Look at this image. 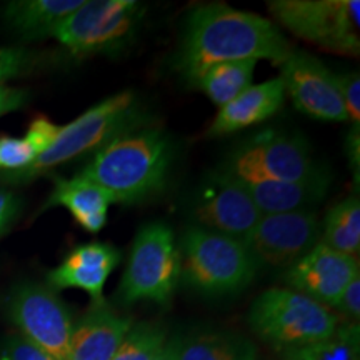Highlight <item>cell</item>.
I'll use <instances>...</instances> for the list:
<instances>
[{
  "mask_svg": "<svg viewBox=\"0 0 360 360\" xmlns=\"http://www.w3.org/2000/svg\"><path fill=\"white\" fill-rule=\"evenodd\" d=\"M247 322L260 340L278 352L326 340L339 327L330 309L287 287L262 292L252 302Z\"/></svg>",
  "mask_w": 360,
  "mask_h": 360,
  "instance_id": "cell-5",
  "label": "cell"
},
{
  "mask_svg": "<svg viewBox=\"0 0 360 360\" xmlns=\"http://www.w3.org/2000/svg\"><path fill=\"white\" fill-rule=\"evenodd\" d=\"M172 146L157 129L120 135L96 152L77 175L90 180L124 205L154 199L167 186Z\"/></svg>",
  "mask_w": 360,
  "mask_h": 360,
  "instance_id": "cell-2",
  "label": "cell"
},
{
  "mask_svg": "<svg viewBox=\"0 0 360 360\" xmlns=\"http://www.w3.org/2000/svg\"><path fill=\"white\" fill-rule=\"evenodd\" d=\"M165 342L167 328L164 326L154 322L135 323L112 360H152Z\"/></svg>",
  "mask_w": 360,
  "mask_h": 360,
  "instance_id": "cell-25",
  "label": "cell"
},
{
  "mask_svg": "<svg viewBox=\"0 0 360 360\" xmlns=\"http://www.w3.org/2000/svg\"><path fill=\"white\" fill-rule=\"evenodd\" d=\"M342 102H344L347 119L354 127L360 125V77L359 72H349L344 75H335Z\"/></svg>",
  "mask_w": 360,
  "mask_h": 360,
  "instance_id": "cell-27",
  "label": "cell"
},
{
  "mask_svg": "<svg viewBox=\"0 0 360 360\" xmlns=\"http://www.w3.org/2000/svg\"><path fill=\"white\" fill-rule=\"evenodd\" d=\"M269 8L287 30L305 42L339 56H359V0H274Z\"/></svg>",
  "mask_w": 360,
  "mask_h": 360,
  "instance_id": "cell-8",
  "label": "cell"
},
{
  "mask_svg": "<svg viewBox=\"0 0 360 360\" xmlns=\"http://www.w3.org/2000/svg\"><path fill=\"white\" fill-rule=\"evenodd\" d=\"M360 274L357 257L340 254L319 242L299 262L287 269L283 281L299 294L332 309L339 302L342 292Z\"/></svg>",
  "mask_w": 360,
  "mask_h": 360,
  "instance_id": "cell-14",
  "label": "cell"
},
{
  "mask_svg": "<svg viewBox=\"0 0 360 360\" xmlns=\"http://www.w3.org/2000/svg\"><path fill=\"white\" fill-rule=\"evenodd\" d=\"M142 122L143 115L134 94L129 90L117 94L90 107L74 122L62 125L52 146L42 155H39L32 165L15 174H2L0 182H30L65 162L77 159L89 152L96 154L120 135L139 130V125Z\"/></svg>",
  "mask_w": 360,
  "mask_h": 360,
  "instance_id": "cell-3",
  "label": "cell"
},
{
  "mask_svg": "<svg viewBox=\"0 0 360 360\" xmlns=\"http://www.w3.org/2000/svg\"><path fill=\"white\" fill-rule=\"evenodd\" d=\"M192 210L197 227L242 242L262 217L245 187L220 170L207 179Z\"/></svg>",
  "mask_w": 360,
  "mask_h": 360,
  "instance_id": "cell-12",
  "label": "cell"
},
{
  "mask_svg": "<svg viewBox=\"0 0 360 360\" xmlns=\"http://www.w3.org/2000/svg\"><path fill=\"white\" fill-rule=\"evenodd\" d=\"M283 101H285V89L281 77L250 85L232 102L220 107L219 114L210 125L209 135L220 137L264 122L281 110Z\"/></svg>",
  "mask_w": 360,
  "mask_h": 360,
  "instance_id": "cell-17",
  "label": "cell"
},
{
  "mask_svg": "<svg viewBox=\"0 0 360 360\" xmlns=\"http://www.w3.org/2000/svg\"><path fill=\"white\" fill-rule=\"evenodd\" d=\"M177 247L180 281L205 297L236 295L257 277L259 260L238 238L192 225Z\"/></svg>",
  "mask_w": 360,
  "mask_h": 360,
  "instance_id": "cell-4",
  "label": "cell"
},
{
  "mask_svg": "<svg viewBox=\"0 0 360 360\" xmlns=\"http://www.w3.org/2000/svg\"><path fill=\"white\" fill-rule=\"evenodd\" d=\"M112 204L110 195L90 180L75 175L72 179H56L53 191L44 209L65 207L84 231L101 232L107 224V210Z\"/></svg>",
  "mask_w": 360,
  "mask_h": 360,
  "instance_id": "cell-18",
  "label": "cell"
},
{
  "mask_svg": "<svg viewBox=\"0 0 360 360\" xmlns=\"http://www.w3.org/2000/svg\"><path fill=\"white\" fill-rule=\"evenodd\" d=\"M321 244L340 254L357 257L360 250V204L350 195L328 210L321 225Z\"/></svg>",
  "mask_w": 360,
  "mask_h": 360,
  "instance_id": "cell-23",
  "label": "cell"
},
{
  "mask_svg": "<svg viewBox=\"0 0 360 360\" xmlns=\"http://www.w3.org/2000/svg\"><path fill=\"white\" fill-rule=\"evenodd\" d=\"M172 340L177 360H260L257 345L237 332L197 330Z\"/></svg>",
  "mask_w": 360,
  "mask_h": 360,
  "instance_id": "cell-21",
  "label": "cell"
},
{
  "mask_svg": "<svg viewBox=\"0 0 360 360\" xmlns=\"http://www.w3.org/2000/svg\"><path fill=\"white\" fill-rule=\"evenodd\" d=\"M60 127L62 125H56L51 122L47 117H37V119L30 124L29 130H27L25 139L29 141L30 146L35 148V152H37L39 155H42L57 139L58 132H60Z\"/></svg>",
  "mask_w": 360,
  "mask_h": 360,
  "instance_id": "cell-29",
  "label": "cell"
},
{
  "mask_svg": "<svg viewBox=\"0 0 360 360\" xmlns=\"http://www.w3.org/2000/svg\"><path fill=\"white\" fill-rule=\"evenodd\" d=\"M262 215L307 210L327 195L330 177L305 182H270V180H238Z\"/></svg>",
  "mask_w": 360,
  "mask_h": 360,
  "instance_id": "cell-19",
  "label": "cell"
},
{
  "mask_svg": "<svg viewBox=\"0 0 360 360\" xmlns=\"http://www.w3.org/2000/svg\"><path fill=\"white\" fill-rule=\"evenodd\" d=\"M132 326V319L117 314L105 302L94 304L74 323L69 360H112Z\"/></svg>",
  "mask_w": 360,
  "mask_h": 360,
  "instance_id": "cell-16",
  "label": "cell"
},
{
  "mask_svg": "<svg viewBox=\"0 0 360 360\" xmlns=\"http://www.w3.org/2000/svg\"><path fill=\"white\" fill-rule=\"evenodd\" d=\"M359 332V323L345 322L326 340L281 350V360H360Z\"/></svg>",
  "mask_w": 360,
  "mask_h": 360,
  "instance_id": "cell-24",
  "label": "cell"
},
{
  "mask_svg": "<svg viewBox=\"0 0 360 360\" xmlns=\"http://www.w3.org/2000/svg\"><path fill=\"white\" fill-rule=\"evenodd\" d=\"M30 60L32 58L22 49H0V87L25 72Z\"/></svg>",
  "mask_w": 360,
  "mask_h": 360,
  "instance_id": "cell-30",
  "label": "cell"
},
{
  "mask_svg": "<svg viewBox=\"0 0 360 360\" xmlns=\"http://www.w3.org/2000/svg\"><path fill=\"white\" fill-rule=\"evenodd\" d=\"M0 360H56L24 335H12L4 345Z\"/></svg>",
  "mask_w": 360,
  "mask_h": 360,
  "instance_id": "cell-28",
  "label": "cell"
},
{
  "mask_svg": "<svg viewBox=\"0 0 360 360\" xmlns=\"http://www.w3.org/2000/svg\"><path fill=\"white\" fill-rule=\"evenodd\" d=\"M27 102V92L19 89H11L2 85L0 87V115L20 109Z\"/></svg>",
  "mask_w": 360,
  "mask_h": 360,
  "instance_id": "cell-33",
  "label": "cell"
},
{
  "mask_svg": "<svg viewBox=\"0 0 360 360\" xmlns=\"http://www.w3.org/2000/svg\"><path fill=\"white\" fill-rule=\"evenodd\" d=\"M152 360H177L175 359V347H174V340L167 339L164 345H162L159 352L155 354V357Z\"/></svg>",
  "mask_w": 360,
  "mask_h": 360,
  "instance_id": "cell-34",
  "label": "cell"
},
{
  "mask_svg": "<svg viewBox=\"0 0 360 360\" xmlns=\"http://www.w3.org/2000/svg\"><path fill=\"white\" fill-rule=\"evenodd\" d=\"M220 172L249 182H305L330 177L326 165L312 157L309 143L300 135L285 132H264L233 148Z\"/></svg>",
  "mask_w": 360,
  "mask_h": 360,
  "instance_id": "cell-6",
  "label": "cell"
},
{
  "mask_svg": "<svg viewBox=\"0 0 360 360\" xmlns=\"http://www.w3.org/2000/svg\"><path fill=\"white\" fill-rule=\"evenodd\" d=\"M180 282V257L172 229L167 224L143 225L135 237L127 267L119 285L125 305L154 302L167 305Z\"/></svg>",
  "mask_w": 360,
  "mask_h": 360,
  "instance_id": "cell-7",
  "label": "cell"
},
{
  "mask_svg": "<svg viewBox=\"0 0 360 360\" xmlns=\"http://www.w3.org/2000/svg\"><path fill=\"white\" fill-rule=\"evenodd\" d=\"M334 72L307 52H294L281 65L285 94L294 105L310 119L345 122L347 112L342 102Z\"/></svg>",
  "mask_w": 360,
  "mask_h": 360,
  "instance_id": "cell-13",
  "label": "cell"
},
{
  "mask_svg": "<svg viewBox=\"0 0 360 360\" xmlns=\"http://www.w3.org/2000/svg\"><path fill=\"white\" fill-rule=\"evenodd\" d=\"M120 262V252L114 245L92 242L75 247L64 262L49 274L53 290L79 289L92 297L94 304L103 302L107 278Z\"/></svg>",
  "mask_w": 360,
  "mask_h": 360,
  "instance_id": "cell-15",
  "label": "cell"
},
{
  "mask_svg": "<svg viewBox=\"0 0 360 360\" xmlns=\"http://www.w3.org/2000/svg\"><path fill=\"white\" fill-rule=\"evenodd\" d=\"M39 154L25 137L0 135V175L15 174L32 165Z\"/></svg>",
  "mask_w": 360,
  "mask_h": 360,
  "instance_id": "cell-26",
  "label": "cell"
},
{
  "mask_svg": "<svg viewBox=\"0 0 360 360\" xmlns=\"http://www.w3.org/2000/svg\"><path fill=\"white\" fill-rule=\"evenodd\" d=\"M321 225L312 209L262 215L244 244L260 265L289 269L321 242Z\"/></svg>",
  "mask_w": 360,
  "mask_h": 360,
  "instance_id": "cell-11",
  "label": "cell"
},
{
  "mask_svg": "<svg viewBox=\"0 0 360 360\" xmlns=\"http://www.w3.org/2000/svg\"><path fill=\"white\" fill-rule=\"evenodd\" d=\"M334 309L339 310L349 322L354 323L355 321V323H357L360 317V274L355 276L349 285L345 287Z\"/></svg>",
  "mask_w": 360,
  "mask_h": 360,
  "instance_id": "cell-31",
  "label": "cell"
},
{
  "mask_svg": "<svg viewBox=\"0 0 360 360\" xmlns=\"http://www.w3.org/2000/svg\"><path fill=\"white\" fill-rule=\"evenodd\" d=\"M7 314L27 340L56 360H69L72 314L51 285L20 283L7 299Z\"/></svg>",
  "mask_w": 360,
  "mask_h": 360,
  "instance_id": "cell-10",
  "label": "cell"
},
{
  "mask_svg": "<svg viewBox=\"0 0 360 360\" xmlns=\"http://www.w3.org/2000/svg\"><path fill=\"white\" fill-rule=\"evenodd\" d=\"M142 11L135 0H84L53 37L75 57L112 53L127 45Z\"/></svg>",
  "mask_w": 360,
  "mask_h": 360,
  "instance_id": "cell-9",
  "label": "cell"
},
{
  "mask_svg": "<svg viewBox=\"0 0 360 360\" xmlns=\"http://www.w3.org/2000/svg\"><path fill=\"white\" fill-rule=\"evenodd\" d=\"M20 210V200L12 192L0 188V236L11 227Z\"/></svg>",
  "mask_w": 360,
  "mask_h": 360,
  "instance_id": "cell-32",
  "label": "cell"
},
{
  "mask_svg": "<svg viewBox=\"0 0 360 360\" xmlns=\"http://www.w3.org/2000/svg\"><path fill=\"white\" fill-rule=\"evenodd\" d=\"M84 0H15L4 6V19L24 39L53 37Z\"/></svg>",
  "mask_w": 360,
  "mask_h": 360,
  "instance_id": "cell-20",
  "label": "cell"
},
{
  "mask_svg": "<svg viewBox=\"0 0 360 360\" xmlns=\"http://www.w3.org/2000/svg\"><path fill=\"white\" fill-rule=\"evenodd\" d=\"M290 53V44L270 20L225 4H209L187 17L174 65L192 85L217 64L269 60L282 65Z\"/></svg>",
  "mask_w": 360,
  "mask_h": 360,
  "instance_id": "cell-1",
  "label": "cell"
},
{
  "mask_svg": "<svg viewBox=\"0 0 360 360\" xmlns=\"http://www.w3.org/2000/svg\"><path fill=\"white\" fill-rule=\"evenodd\" d=\"M255 67H257V60L217 64L207 69L192 84V87L202 90L220 109L250 87Z\"/></svg>",
  "mask_w": 360,
  "mask_h": 360,
  "instance_id": "cell-22",
  "label": "cell"
}]
</instances>
